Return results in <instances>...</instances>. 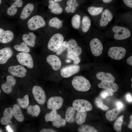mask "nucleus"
Listing matches in <instances>:
<instances>
[{
    "mask_svg": "<svg viewBox=\"0 0 132 132\" xmlns=\"http://www.w3.org/2000/svg\"><path fill=\"white\" fill-rule=\"evenodd\" d=\"M72 84L75 89L79 91H87L91 87V84L89 80L81 76L74 77L72 80Z\"/></svg>",
    "mask_w": 132,
    "mask_h": 132,
    "instance_id": "nucleus-1",
    "label": "nucleus"
},
{
    "mask_svg": "<svg viewBox=\"0 0 132 132\" xmlns=\"http://www.w3.org/2000/svg\"><path fill=\"white\" fill-rule=\"evenodd\" d=\"M64 37L62 34L56 33L53 35L49 39L47 44L48 49L53 52H56L64 42Z\"/></svg>",
    "mask_w": 132,
    "mask_h": 132,
    "instance_id": "nucleus-2",
    "label": "nucleus"
},
{
    "mask_svg": "<svg viewBox=\"0 0 132 132\" xmlns=\"http://www.w3.org/2000/svg\"><path fill=\"white\" fill-rule=\"evenodd\" d=\"M73 107L79 112H86L92 110V106L91 104L86 100L77 99L74 100L72 103Z\"/></svg>",
    "mask_w": 132,
    "mask_h": 132,
    "instance_id": "nucleus-3",
    "label": "nucleus"
},
{
    "mask_svg": "<svg viewBox=\"0 0 132 132\" xmlns=\"http://www.w3.org/2000/svg\"><path fill=\"white\" fill-rule=\"evenodd\" d=\"M16 57L18 62L21 65L26 66L29 68H33V60L31 55L28 53H19L16 55Z\"/></svg>",
    "mask_w": 132,
    "mask_h": 132,
    "instance_id": "nucleus-4",
    "label": "nucleus"
},
{
    "mask_svg": "<svg viewBox=\"0 0 132 132\" xmlns=\"http://www.w3.org/2000/svg\"><path fill=\"white\" fill-rule=\"evenodd\" d=\"M45 22L43 18L39 15H35L28 21L27 25L29 29L35 30L44 27Z\"/></svg>",
    "mask_w": 132,
    "mask_h": 132,
    "instance_id": "nucleus-5",
    "label": "nucleus"
},
{
    "mask_svg": "<svg viewBox=\"0 0 132 132\" xmlns=\"http://www.w3.org/2000/svg\"><path fill=\"white\" fill-rule=\"evenodd\" d=\"M112 30L115 33L114 38L116 40H124L129 37L131 35L130 30L125 27L116 25L112 27Z\"/></svg>",
    "mask_w": 132,
    "mask_h": 132,
    "instance_id": "nucleus-6",
    "label": "nucleus"
},
{
    "mask_svg": "<svg viewBox=\"0 0 132 132\" xmlns=\"http://www.w3.org/2000/svg\"><path fill=\"white\" fill-rule=\"evenodd\" d=\"M126 52L124 48L119 46H113L109 48L108 52L109 56L115 60H120L125 56Z\"/></svg>",
    "mask_w": 132,
    "mask_h": 132,
    "instance_id": "nucleus-7",
    "label": "nucleus"
},
{
    "mask_svg": "<svg viewBox=\"0 0 132 132\" xmlns=\"http://www.w3.org/2000/svg\"><path fill=\"white\" fill-rule=\"evenodd\" d=\"M32 93L35 99L40 105H43L46 101V96L44 90L40 86L35 85L32 89Z\"/></svg>",
    "mask_w": 132,
    "mask_h": 132,
    "instance_id": "nucleus-8",
    "label": "nucleus"
},
{
    "mask_svg": "<svg viewBox=\"0 0 132 132\" xmlns=\"http://www.w3.org/2000/svg\"><path fill=\"white\" fill-rule=\"evenodd\" d=\"M89 44L91 51L93 55L98 56L101 54L103 47L101 42L98 39H93L90 41Z\"/></svg>",
    "mask_w": 132,
    "mask_h": 132,
    "instance_id": "nucleus-9",
    "label": "nucleus"
},
{
    "mask_svg": "<svg viewBox=\"0 0 132 132\" xmlns=\"http://www.w3.org/2000/svg\"><path fill=\"white\" fill-rule=\"evenodd\" d=\"M79 66L71 65L65 66L60 70L61 76L64 78H68L78 73L80 70Z\"/></svg>",
    "mask_w": 132,
    "mask_h": 132,
    "instance_id": "nucleus-10",
    "label": "nucleus"
},
{
    "mask_svg": "<svg viewBox=\"0 0 132 132\" xmlns=\"http://www.w3.org/2000/svg\"><path fill=\"white\" fill-rule=\"evenodd\" d=\"M64 102L63 98L60 96H53L50 97L47 102V108L52 110H57L62 106Z\"/></svg>",
    "mask_w": 132,
    "mask_h": 132,
    "instance_id": "nucleus-11",
    "label": "nucleus"
},
{
    "mask_svg": "<svg viewBox=\"0 0 132 132\" xmlns=\"http://www.w3.org/2000/svg\"><path fill=\"white\" fill-rule=\"evenodd\" d=\"M8 72L13 76L20 77H23L26 75L27 70L22 65L11 66L8 69Z\"/></svg>",
    "mask_w": 132,
    "mask_h": 132,
    "instance_id": "nucleus-12",
    "label": "nucleus"
},
{
    "mask_svg": "<svg viewBox=\"0 0 132 132\" xmlns=\"http://www.w3.org/2000/svg\"><path fill=\"white\" fill-rule=\"evenodd\" d=\"M46 61L55 71L59 70L61 66V62L59 58L54 55H51L46 57Z\"/></svg>",
    "mask_w": 132,
    "mask_h": 132,
    "instance_id": "nucleus-13",
    "label": "nucleus"
},
{
    "mask_svg": "<svg viewBox=\"0 0 132 132\" xmlns=\"http://www.w3.org/2000/svg\"><path fill=\"white\" fill-rule=\"evenodd\" d=\"M67 52H72L79 56L82 53V49L81 47L77 45L75 40L71 39L67 42Z\"/></svg>",
    "mask_w": 132,
    "mask_h": 132,
    "instance_id": "nucleus-14",
    "label": "nucleus"
},
{
    "mask_svg": "<svg viewBox=\"0 0 132 132\" xmlns=\"http://www.w3.org/2000/svg\"><path fill=\"white\" fill-rule=\"evenodd\" d=\"M6 79V82L2 85L1 88L4 92L9 94L11 92L12 87L15 85L16 80L14 77L11 75L7 76Z\"/></svg>",
    "mask_w": 132,
    "mask_h": 132,
    "instance_id": "nucleus-15",
    "label": "nucleus"
},
{
    "mask_svg": "<svg viewBox=\"0 0 132 132\" xmlns=\"http://www.w3.org/2000/svg\"><path fill=\"white\" fill-rule=\"evenodd\" d=\"M112 13L109 9H105L102 13L100 20L99 25L101 27L106 26L112 19Z\"/></svg>",
    "mask_w": 132,
    "mask_h": 132,
    "instance_id": "nucleus-16",
    "label": "nucleus"
},
{
    "mask_svg": "<svg viewBox=\"0 0 132 132\" xmlns=\"http://www.w3.org/2000/svg\"><path fill=\"white\" fill-rule=\"evenodd\" d=\"M13 52L10 48L7 47L0 50V64L5 63L12 55Z\"/></svg>",
    "mask_w": 132,
    "mask_h": 132,
    "instance_id": "nucleus-17",
    "label": "nucleus"
},
{
    "mask_svg": "<svg viewBox=\"0 0 132 132\" xmlns=\"http://www.w3.org/2000/svg\"><path fill=\"white\" fill-rule=\"evenodd\" d=\"M14 35L13 32L10 30H4L0 28V42L5 44L11 41L13 39Z\"/></svg>",
    "mask_w": 132,
    "mask_h": 132,
    "instance_id": "nucleus-18",
    "label": "nucleus"
},
{
    "mask_svg": "<svg viewBox=\"0 0 132 132\" xmlns=\"http://www.w3.org/2000/svg\"><path fill=\"white\" fill-rule=\"evenodd\" d=\"M98 86L100 88L104 89L113 92L117 91L119 88L118 85L115 83L102 81L98 84Z\"/></svg>",
    "mask_w": 132,
    "mask_h": 132,
    "instance_id": "nucleus-19",
    "label": "nucleus"
},
{
    "mask_svg": "<svg viewBox=\"0 0 132 132\" xmlns=\"http://www.w3.org/2000/svg\"><path fill=\"white\" fill-rule=\"evenodd\" d=\"M23 4L22 0H17L12 3L10 6L7 10L6 12L10 16H13L17 12V8L21 7Z\"/></svg>",
    "mask_w": 132,
    "mask_h": 132,
    "instance_id": "nucleus-20",
    "label": "nucleus"
},
{
    "mask_svg": "<svg viewBox=\"0 0 132 132\" xmlns=\"http://www.w3.org/2000/svg\"><path fill=\"white\" fill-rule=\"evenodd\" d=\"M3 117L0 120V122L3 125L8 124L12 118L13 111L11 107L6 108L3 112Z\"/></svg>",
    "mask_w": 132,
    "mask_h": 132,
    "instance_id": "nucleus-21",
    "label": "nucleus"
},
{
    "mask_svg": "<svg viewBox=\"0 0 132 132\" xmlns=\"http://www.w3.org/2000/svg\"><path fill=\"white\" fill-rule=\"evenodd\" d=\"M96 76L97 79L102 81L111 82L115 80L114 77L110 73L100 71L96 74Z\"/></svg>",
    "mask_w": 132,
    "mask_h": 132,
    "instance_id": "nucleus-22",
    "label": "nucleus"
},
{
    "mask_svg": "<svg viewBox=\"0 0 132 132\" xmlns=\"http://www.w3.org/2000/svg\"><path fill=\"white\" fill-rule=\"evenodd\" d=\"M34 6L32 3H27L23 7L20 15L22 19H25L27 18L31 14L33 10Z\"/></svg>",
    "mask_w": 132,
    "mask_h": 132,
    "instance_id": "nucleus-23",
    "label": "nucleus"
},
{
    "mask_svg": "<svg viewBox=\"0 0 132 132\" xmlns=\"http://www.w3.org/2000/svg\"><path fill=\"white\" fill-rule=\"evenodd\" d=\"M36 35L32 32H29L28 34H24L22 39L27 45L31 47H33L35 44Z\"/></svg>",
    "mask_w": 132,
    "mask_h": 132,
    "instance_id": "nucleus-24",
    "label": "nucleus"
},
{
    "mask_svg": "<svg viewBox=\"0 0 132 132\" xmlns=\"http://www.w3.org/2000/svg\"><path fill=\"white\" fill-rule=\"evenodd\" d=\"M76 110L73 107H70L67 109L65 115V119L66 121L70 123L74 122Z\"/></svg>",
    "mask_w": 132,
    "mask_h": 132,
    "instance_id": "nucleus-25",
    "label": "nucleus"
},
{
    "mask_svg": "<svg viewBox=\"0 0 132 132\" xmlns=\"http://www.w3.org/2000/svg\"><path fill=\"white\" fill-rule=\"evenodd\" d=\"M13 115L18 121L22 122L24 120V117L19 106L17 104L14 105L12 107Z\"/></svg>",
    "mask_w": 132,
    "mask_h": 132,
    "instance_id": "nucleus-26",
    "label": "nucleus"
},
{
    "mask_svg": "<svg viewBox=\"0 0 132 132\" xmlns=\"http://www.w3.org/2000/svg\"><path fill=\"white\" fill-rule=\"evenodd\" d=\"M121 110V109L117 107L108 111L105 115L106 119L110 121L114 120L118 116Z\"/></svg>",
    "mask_w": 132,
    "mask_h": 132,
    "instance_id": "nucleus-27",
    "label": "nucleus"
},
{
    "mask_svg": "<svg viewBox=\"0 0 132 132\" xmlns=\"http://www.w3.org/2000/svg\"><path fill=\"white\" fill-rule=\"evenodd\" d=\"M66 4L67 6L65 8V10L67 13H74L77 7L78 6L76 0H68L66 2Z\"/></svg>",
    "mask_w": 132,
    "mask_h": 132,
    "instance_id": "nucleus-28",
    "label": "nucleus"
},
{
    "mask_svg": "<svg viewBox=\"0 0 132 132\" xmlns=\"http://www.w3.org/2000/svg\"><path fill=\"white\" fill-rule=\"evenodd\" d=\"M27 113L33 117H37L39 115L41 111L40 108L37 105L34 106L30 105L27 108Z\"/></svg>",
    "mask_w": 132,
    "mask_h": 132,
    "instance_id": "nucleus-29",
    "label": "nucleus"
},
{
    "mask_svg": "<svg viewBox=\"0 0 132 132\" xmlns=\"http://www.w3.org/2000/svg\"><path fill=\"white\" fill-rule=\"evenodd\" d=\"M91 25V21L89 17L87 16H84L82 22L81 29L84 33L87 32Z\"/></svg>",
    "mask_w": 132,
    "mask_h": 132,
    "instance_id": "nucleus-30",
    "label": "nucleus"
},
{
    "mask_svg": "<svg viewBox=\"0 0 132 132\" xmlns=\"http://www.w3.org/2000/svg\"><path fill=\"white\" fill-rule=\"evenodd\" d=\"M66 121L65 119H63L60 115L57 114L52 121V124L54 126L59 128L64 126L66 124Z\"/></svg>",
    "mask_w": 132,
    "mask_h": 132,
    "instance_id": "nucleus-31",
    "label": "nucleus"
},
{
    "mask_svg": "<svg viewBox=\"0 0 132 132\" xmlns=\"http://www.w3.org/2000/svg\"><path fill=\"white\" fill-rule=\"evenodd\" d=\"M63 22L62 20H61L57 17H53L49 21L48 25L51 27L58 29L62 27Z\"/></svg>",
    "mask_w": 132,
    "mask_h": 132,
    "instance_id": "nucleus-32",
    "label": "nucleus"
},
{
    "mask_svg": "<svg viewBox=\"0 0 132 132\" xmlns=\"http://www.w3.org/2000/svg\"><path fill=\"white\" fill-rule=\"evenodd\" d=\"M48 7L51 10V12L54 14H59L63 11V9L60 4L57 2L49 4Z\"/></svg>",
    "mask_w": 132,
    "mask_h": 132,
    "instance_id": "nucleus-33",
    "label": "nucleus"
},
{
    "mask_svg": "<svg viewBox=\"0 0 132 132\" xmlns=\"http://www.w3.org/2000/svg\"><path fill=\"white\" fill-rule=\"evenodd\" d=\"M87 113L86 112L77 111L76 114L75 120L77 124L81 125L85 122L87 116Z\"/></svg>",
    "mask_w": 132,
    "mask_h": 132,
    "instance_id": "nucleus-34",
    "label": "nucleus"
},
{
    "mask_svg": "<svg viewBox=\"0 0 132 132\" xmlns=\"http://www.w3.org/2000/svg\"><path fill=\"white\" fill-rule=\"evenodd\" d=\"M103 8L102 7H97L93 6L88 8L87 11L91 15L95 16L101 13L103 11Z\"/></svg>",
    "mask_w": 132,
    "mask_h": 132,
    "instance_id": "nucleus-35",
    "label": "nucleus"
},
{
    "mask_svg": "<svg viewBox=\"0 0 132 132\" xmlns=\"http://www.w3.org/2000/svg\"><path fill=\"white\" fill-rule=\"evenodd\" d=\"M17 101L21 108H27L29 103V96L27 95H26L22 98L17 99Z\"/></svg>",
    "mask_w": 132,
    "mask_h": 132,
    "instance_id": "nucleus-36",
    "label": "nucleus"
},
{
    "mask_svg": "<svg viewBox=\"0 0 132 132\" xmlns=\"http://www.w3.org/2000/svg\"><path fill=\"white\" fill-rule=\"evenodd\" d=\"M13 47L16 51L21 52L28 53L30 50V48L24 42H22L20 44L15 45Z\"/></svg>",
    "mask_w": 132,
    "mask_h": 132,
    "instance_id": "nucleus-37",
    "label": "nucleus"
},
{
    "mask_svg": "<svg viewBox=\"0 0 132 132\" xmlns=\"http://www.w3.org/2000/svg\"><path fill=\"white\" fill-rule=\"evenodd\" d=\"M71 23L73 28L76 29H78L80 23V16L77 14L74 15L72 18Z\"/></svg>",
    "mask_w": 132,
    "mask_h": 132,
    "instance_id": "nucleus-38",
    "label": "nucleus"
},
{
    "mask_svg": "<svg viewBox=\"0 0 132 132\" xmlns=\"http://www.w3.org/2000/svg\"><path fill=\"white\" fill-rule=\"evenodd\" d=\"M123 116L122 115L119 117L115 122L113 128L116 132H121V131L122 124L123 122Z\"/></svg>",
    "mask_w": 132,
    "mask_h": 132,
    "instance_id": "nucleus-39",
    "label": "nucleus"
},
{
    "mask_svg": "<svg viewBox=\"0 0 132 132\" xmlns=\"http://www.w3.org/2000/svg\"><path fill=\"white\" fill-rule=\"evenodd\" d=\"M79 132H97V130L93 127L87 125H83L80 126L78 129Z\"/></svg>",
    "mask_w": 132,
    "mask_h": 132,
    "instance_id": "nucleus-40",
    "label": "nucleus"
},
{
    "mask_svg": "<svg viewBox=\"0 0 132 132\" xmlns=\"http://www.w3.org/2000/svg\"><path fill=\"white\" fill-rule=\"evenodd\" d=\"M56 110H52L49 113L46 114L44 118L46 122L49 121H53L55 119L57 115Z\"/></svg>",
    "mask_w": 132,
    "mask_h": 132,
    "instance_id": "nucleus-41",
    "label": "nucleus"
},
{
    "mask_svg": "<svg viewBox=\"0 0 132 132\" xmlns=\"http://www.w3.org/2000/svg\"><path fill=\"white\" fill-rule=\"evenodd\" d=\"M67 56L68 58L73 61L74 65H77L80 61V58L79 56L73 53L67 52Z\"/></svg>",
    "mask_w": 132,
    "mask_h": 132,
    "instance_id": "nucleus-42",
    "label": "nucleus"
},
{
    "mask_svg": "<svg viewBox=\"0 0 132 132\" xmlns=\"http://www.w3.org/2000/svg\"><path fill=\"white\" fill-rule=\"evenodd\" d=\"M95 103L97 107L102 110H106L109 109L108 107L104 104L103 100L99 97L96 98Z\"/></svg>",
    "mask_w": 132,
    "mask_h": 132,
    "instance_id": "nucleus-43",
    "label": "nucleus"
},
{
    "mask_svg": "<svg viewBox=\"0 0 132 132\" xmlns=\"http://www.w3.org/2000/svg\"><path fill=\"white\" fill-rule=\"evenodd\" d=\"M67 42L64 41L56 52L57 55H61L66 49H67Z\"/></svg>",
    "mask_w": 132,
    "mask_h": 132,
    "instance_id": "nucleus-44",
    "label": "nucleus"
},
{
    "mask_svg": "<svg viewBox=\"0 0 132 132\" xmlns=\"http://www.w3.org/2000/svg\"><path fill=\"white\" fill-rule=\"evenodd\" d=\"M113 92L106 90L102 91L100 93V96L102 99H104L107 97L112 96L113 95Z\"/></svg>",
    "mask_w": 132,
    "mask_h": 132,
    "instance_id": "nucleus-45",
    "label": "nucleus"
},
{
    "mask_svg": "<svg viewBox=\"0 0 132 132\" xmlns=\"http://www.w3.org/2000/svg\"><path fill=\"white\" fill-rule=\"evenodd\" d=\"M124 4L128 7L132 8V0H123Z\"/></svg>",
    "mask_w": 132,
    "mask_h": 132,
    "instance_id": "nucleus-46",
    "label": "nucleus"
},
{
    "mask_svg": "<svg viewBox=\"0 0 132 132\" xmlns=\"http://www.w3.org/2000/svg\"><path fill=\"white\" fill-rule=\"evenodd\" d=\"M40 132H56V131L51 129L44 128L41 130Z\"/></svg>",
    "mask_w": 132,
    "mask_h": 132,
    "instance_id": "nucleus-47",
    "label": "nucleus"
},
{
    "mask_svg": "<svg viewBox=\"0 0 132 132\" xmlns=\"http://www.w3.org/2000/svg\"><path fill=\"white\" fill-rule=\"evenodd\" d=\"M116 105L118 108L121 109L123 107V105L121 102L119 101L116 103Z\"/></svg>",
    "mask_w": 132,
    "mask_h": 132,
    "instance_id": "nucleus-48",
    "label": "nucleus"
},
{
    "mask_svg": "<svg viewBox=\"0 0 132 132\" xmlns=\"http://www.w3.org/2000/svg\"><path fill=\"white\" fill-rule=\"evenodd\" d=\"M130 121L128 126V128L132 130V114L130 115Z\"/></svg>",
    "mask_w": 132,
    "mask_h": 132,
    "instance_id": "nucleus-49",
    "label": "nucleus"
},
{
    "mask_svg": "<svg viewBox=\"0 0 132 132\" xmlns=\"http://www.w3.org/2000/svg\"><path fill=\"white\" fill-rule=\"evenodd\" d=\"M126 62L128 64L132 66V55L130 56L127 58Z\"/></svg>",
    "mask_w": 132,
    "mask_h": 132,
    "instance_id": "nucleus-50",
    "label": "nucleus"
},
{
    "mask_svg": "<svg viewBox=\"0 0 132 132\" xmlns=\"http://www.w3.org/2000/svg\"><path fill=\"white\" fill-rule=\"evenodd\" d=\"M126 98L128 101L130 102H132V97L130 94L128 93L126 94Z\"/></svg>",
    "mask_w": 132,
    "mask_h": 132,
    "instance_id": "nucleus-51",
    "label": "nucleus"
},
{
    "mask_svg": "<svg viewBox=\"0 0 132 132\" xmlns=\"http://www.w3.org/2000/svg\"><path fill=\"white\" fill-rule=\"evenodd\" d=\"M48 2L49 4L60 2L63 0H48Z\"/></svg>",
    "mask_w": 132,
    "mask_h": 132,
    "instance_id": "nucleus-52",
    "label": "nucleus"
},
{
    "mask_svg": "<svg viewBox=\"0 0 132 132\" xmlns=\"http://www.w3.org/2000/svg\"><path fill=\"white\" fill-rule=\"evenodd\" d=\"M103 2L105 3H108L111 2L113 0H102Z\"/></svg>",
    "mask_w": 132,
    "mask_h": 132,
    "instance_id": "nucleus-53",
    "label": "nucleus"
},
{
    "mask_svg": "<svg viewBox=\"0 0 132 132\" xmlns=\"http://www.w3.org/2000/svg\"><path fill=\"white\" fill-rule=\"evenodd\" d=\"M131 80L132 81V77L131 79ZM131 87H132V85H131Z\"/></svg>",
    "mask_w": 132,
    "mask_h": 132,
    "instance_id": "nucleus-54",
    "label": "nucleus"
},
{
    "mask_svg": "<svg viewBox=\"0 0 132 132\" xmlns=\"http://www.w3.org/2000/svg\"><path fill=\"white\" fill-rule=\"evenodd\" d=\"M11 0L13 1H14V2L16 0Z\"/></svg>",
    "mask_w": 132,
    "mask_h": 132,
    "instance_id": "nucleus-55",
    "label": "nucleus"
},
{
    "mask_svg": "<svg viewBox=\"0 0 132 132\" xmlns=\"http://www.w3.org/2000/svg\"><path fill=\"white\" fill-rule=\"evenodd\" d=\"M0 93L1 92V90H0Z\"/></svg>",
    "mask_w": 132,
    "mask_h": 132,
    "instance_id": "nucleus-56",
    "label": "nucleus"
}]
</instances>
